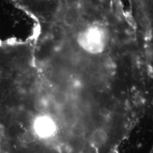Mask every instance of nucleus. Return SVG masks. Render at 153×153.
Wrapping results in <instances>:
<instances>
[{
    "mask_svg": "<svg viewBox=\"0 0 153 153\" xmlns=\"http://www.w3.org/2000/svg\"><path fill=\"white\" fill-rule=\"evenodd\" d=\"M109 42L107 29L99 24L90 25L77 34L76 43L79 48L91 55L102 53Z\"/></svg>",
    "mask_w": 153,
    "mask_h": 153,
    "instance_id": "obj_1",
    "label": "nucleus"
}]
</instances>
